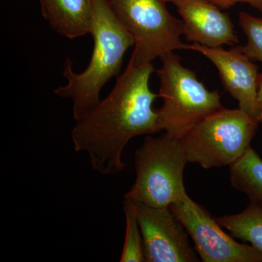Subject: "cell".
Returning <instances> with one entry per match:
<instances>
[{"label":"cell","mask_w":262,"mask_h":262,"mask_svg":"<svg viewBox=\"0 0 262 262\" xmlns=\"http://www.w3.org/2000/svg\"><path fill=\"white\" fill-rule=\"evenodd\" d=\"M154 72L152 63L139 67L130 60L110 94L76 121L71 134L74 150L88 155L95 171L121 173L126 167L122 151L130 139L160 132L159 114L152 108L159 96L149 84Z\"/></svg>","instance_id":"obj_1"},{"label":"cell","mask_w":262,"mask_h":262,"mask_svg":"<svg viewBox=\"0 0 262 262\" xmlns=\"http://www.w3.org/2000/svg\"><path fill=\"white\" fill-rule=\"evenodd\" d=\"M94 18L91 34L94 50L89 65L80 73L72 67L70 58L66 60L63 76L67 84L54 90L59 97L72 101V114L75 121L97 106L103 86L118 76L124 56L135 45L132 34L114 13L107 0H93Z\"/></svg>","instance_id":"obj_2"},{"label":"cell","mask_w":262,"mask_h":262,"mask_svg":"<svg viewBox=\"0 0 262 262\" xmlns=\"http://www.w3.org/2000/svg\"><path fill=\"white\" fill-rule=\"evenodd\" d=\"M161 68L156 70L160 80V131L181 139L208 115L224 108L218 91H209L198 80L194 71L184 67L173 52L160 57Z\"/></svg>","instance_id":"obj_3"},{"label":"cell","mask_w":262,"mask_h":262,"mask_svg":"<svg viewBox=\"0 0 262 262\" xmlns=\"http://www.w3.org/2000/svg\"><path fill=\"white\" fill-rule=\"evenodd\" d=\"M188 163L179 139L166 133L146 136L136 151V180L124 195L136 203L165 208L187 195L184 170Z\"/></svg>","instance_id":"obj_4"},{"label":"cell","mask_w":262,"mask_h":262,"mask_svg":"<svg viewBox=\"0 0 262 262\" xmlns=\"http://www.w3.org/2000/svg\"><path fill=\"white\" fill-rule=\"evenodd\" d=\"M259 122L241 108L208 115L179 139L188 163L208 169L230 166L251 146Z\"/></svg>","instance_id":"obj_5"},{"label":"cell","mask_w":262,"mask_h":262,"mask_svg":"<svg viewBox=\"0 0 262 262\" xmlns=\"http://www.w3.org/2000/svg\"><path fill=\"white\" fill-rule=\"evenodd\" d=\"M114 13L135 39L130 60L145 66L166 53L182 50L184 23L170 14L165 0H107Z\"/></svg>","instance_id":"obj_6"},{"label":"cell","mask_w":262,"mask_h":262,"mask_svg":"<svg viewBox=\"0 0 262 262\" xmlns=\"http://www.w3.org/2000/svg\"><path fill=\"white\" fill-rule=\"evenodd\" d=\"M169 207L190 236L202 261L262 262L257 251L251 246L236 242L222 230L209 212L188 194Z\"/></svg>","instance_id":"obj_7"},{"label":"cell","mask_w":262,"mask_h":262,"mask_svg":"<svg viewBox=\"0 0 262 262\" xmlns=\"http://www.w3.org/2000/svg\"><path fill=\"white\" fill-rule=\"evenodd\" d=\"M135 203L146 262L199 261L186 229L170 207Z\"/></svg>","instance_id":"obj_8"},{"label":"cell","mask_w":262,"mask_h":262,"mask_svg":"<svg viewBox=\"0 0 262 262\" xmlns=\"http://www.w3.org/2000/svg\"><path fill=\"white\" fill-rule=\"evenodd\" d=\"M184 50L202 53L216 67L226 91L237 100L239 108L258 122V67L239 50L238 46L224 49L222 46L208 47L199 43L185 44Z\"/></svg>","instance_id":"obj_9"},{"label":"cell","mask_w":262,"mask_h":262,"mask_svg":"<svg viewBox=\"0 0 262 262\" xmlns=\"http://www.w3.org/2000/svg\"><path fill=\"white\" fill-rule=\"evenodd\" d=\"M175 5L184 23L188 42L208 47L239 42L234 25L228 13L208 0H165Z\"/></svg>","instance_id":"obj_10"},{"label":"cell","mask_w":262,"mask_h":262,"mask_svg":"<svg viewBox=\"0 0 262 262\" xmlns=\"http://www.w3.org/2000/svg\"><path fill=\"white\" fill-rule=\"evenodd\" d=\"M43 18L52 29L73 39L91 34L93 0H39Z\"/></svg>","instance_id":"obj_11"},{"label":"cell","mask_w":262,"mask_h":262,"mask_svg":"<svg viewBox=\"0 0 262 262\" xmlns=\"http://www.w3.org/2000/svg\"><path fill=\"white\" fill-rule=\"evenodd\" d=\"M231 184L262 208V159L251 146L229 166Z\"/></svg>","instance_id":"obj_12"},{"label":"cell","mask_w":262,"mask_h":262,"mask_svg":"<svg viewBox=\"0 0 262 262\" xmlns=\"http://www.w3.org/2000/svg\"><path fill=\"white\" fill-rule=\"evenodd\" d=\"M215 220L234 237L250 243L262 256V208L251 203L241 213Z\"/></svg>","instance_id":"obj_13"},{"label":"cell","mask_w":262,"mask_h":262,"mask_svg":"<svg viewBox=\"0 0 262 262\" xmlns=\"http://www.w3.org/2000/svg\"><path fill=\"white\" fill-rule=\"evenodd\" d=\"M123 211L126 221V229L120 261H146L144 241L138 220L135 203L124 198Z\"/></svg>","instance_id":"obj_14"},{"label":"cell","mask_w":262,"mask_h":262,"mask_svg":"<svg viewBox=\"0 0 262 262\" xmlns=\"http://www.w3.org/2000/svg\"><path fill=\"white\" fill-rule=\"evenodd\" d=\"M239 25L248 39L246 46H238L239 50L251 61L262 63V18L241 12Z\"/></svg>","instance_id":"obj_15"},{"label":"cell","mask_w":262,"mask_h":262,"mask_svg":"<svg viewBox=\"0 0 262 262\" xmlns=\"http://www.w3.org/2000/svg\"><path fill=\"white\" fill-rule=\"evenodd\" d=\"M208 1L211 2L222 10L229 9L237 3H247L262 13V0H208Z\"/></svg>","instance_id":"obj_16"},{"label":"cell","mask_w":262,"mask_h":262,"mask_svg":"<svg viewBox=\"0 0 262 262\" xmlns=\"http://www.w3.org/2000/svg\"><path fill=\"white\" fill-rule=\"evenodd\" d=\"M258 111L262 118V74L258 76V96H257Z\"/></svg>","instance_id":"obj_17"}]
</instances>
